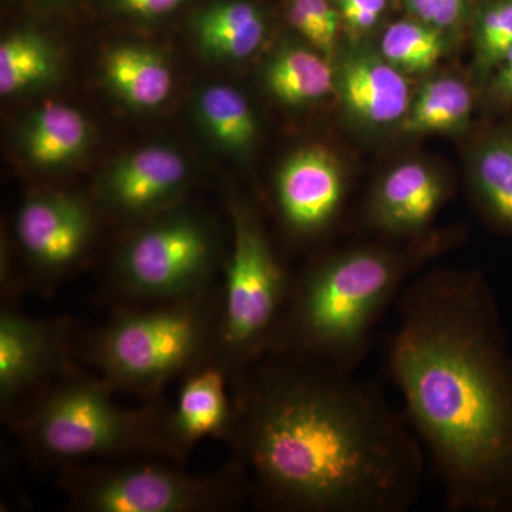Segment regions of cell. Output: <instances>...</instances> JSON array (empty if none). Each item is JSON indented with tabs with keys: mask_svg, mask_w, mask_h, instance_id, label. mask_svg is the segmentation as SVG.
<instances>
[{
	"mask_svg": "<svg viewBox=\"0 0 512 512\" xmlns=\"http://www.w3.org/2000/svg\"><path fill=\"white\" fill-rule=\"evenodd\" d=\"M473 107V93L467 83L456 77H439L412 97L399 126L410 134L454 133L467 126Z\"/></svg>",
	"mask_w": 512,
	"mask_h": 512,
	"instance_id": "obj_22",
	"label": "cell"
},
{
	"mask_svg": "<svg viewBox=\"0 0 512 512\" xmlns=\"http://www.w3.org/2000/svg\"><path fill=\"white\" fill-rule=\"evenodd\" d=\"M228 369L220 359H207L185 373L177 406L167 416V434L175 458L207 437L232 436L237 409L227 394Z\"/></svg>",
	"mask_w": 512,
	"mask_h": 512,
	"instance_id": "obj_14",
	"label": "cell"
},
{
	"mask_svg": "<svg viewBox=\"0 0 512 512\" xmlns=\"http://www.w3.org/2000/svg\"><path fill=\"white\" fill-rule=\"evenodd\" d=\"M190 165L173 147L147 146L119 158L101 177V204L128 218H154L184 190Z\"/></svg>",
	"mask_w": 512,
	"mask_h": 512,
	"instance_id": "obj_11",
	"label": "cell"
},
{
	"mask_svg": "<svg viewBox=\"0 0 512 512\" xmlns=\"http://www.w3.org/2000/svg\"><path fill=\"white\" fill-rule=\"evenodd\" d=\"M474 47L478 66L491 73L512 49V0L488 3L476 22Z\"/></svg>",
	"mask_w": 512,
	"mask_h": 512,
	"instance_id": "obj_26",
	"label": "cell"
},
{
	"mask_svg": "<svg viewBox=\"0 0 512 512\" xmlns=\"http://www.w3.org/2000/svg\"><path fill=\"white\" fill-rule=\"evenodd\" d=\"M62 56L49 37L19 29L0 43V94L18 97L45 89L59 79Z\"/></svg>",
	"mask_w": 512,
	"mask_h": 512,
	"instance_id": "obj_20",
	"label": "cell"
},
{
	"mask_svg": "<svg viewBox=\"0 0 512 512\" xmlns=\"http://www.w3.org/2000/svg\"><path fill=\"white\" fill-rule=\"evenodd\" d=\"M343 28L363 35L377 25L386 12L387 0H333Z\"/></svg>",
	"mask_w": 512,
	"mask_h": 512,
	"instance_id": "obj_27",
	"label": "cell"
},
{
	"mask_svg": "<svg viewBox=\"0 0 512 512\" xmlns=\"http://www.w3.org/2000/svg\"><path fill=\"white\" fill-rule=\"evenodd\" d=\"M234 434L266 503L288 512H407L424 448L373 384L271 352L244 380Z\"/></svg>",
	"mask_w": 512,
	"mask_h": 512,
	"instance_id": "obj_1",
	"label": "cell"
},
{
	"mask_svg": "<svg viewBox=\"0 0 512 512\" xmlns=\"http://www.w3.org/2000/svg\"><path fill=\"white\" fill-rule=\"evenodd\" d=\"M229 212L234 247L225 266L217 349L218 359L235 372L271 352L292 284L251 207L232 200Z\"/></svg>",
	"mask_w": 512,
	"mask_h": 512,
	"instance_id": "obj_6",
	"label": "cell"
},
{
	"mask_svg": "<svg viewBox=\"0 0 512 512\" xmlns=\"http://www.w3.org/2000/svg\"><path fill=\"white\" fill-rule=\"evenodd\" d=\"M201 52L220 62H239L264 43V13L249 0H220L198 10L191 23Z\"/></svg>",
	"mask_w": 512,
	"mask_h": 512,
	"instance_id": "obj_18",
	"label": "cell"
},
{
	"mask_svg": "<svg viewBox=\"0 0 512 512\" xmlns=\"http://www.w3.org/2000/svg\"><path fill=\"white\" fill-rule=\"evenodd\" d=\"M217 247L200 218L185 211L154 217L124 242L116 282L131 299L170 302L207 292Z\"/></svg>",
	"mask_w": 512,
	"mask_h": 512,
	"instance_id": "obj_7",
	"label": "cell"
},
{
	"mask_svg": "<svg viewBox=\"0 0 512 512\" xmlns=\"http://www.w3.org/2000/svg\"><path fill=\"white\" fill-rule=\"evenodd\" d=\"M269 94L288 107H305L335 92V67L312 46L286 45L265 64Z\"/></svg>",
	"mask_w": 512,
	"mask_h": 512,
	"instance_id": "obj_19",
	"label": "cell"
},
{
	"mask_svg": "<svg viewBox=\"0 0 512 512\" xmlns=\"http://www.w3.org/2000/svg\"><path fill=\"white\" fill-rule=\"evenodd\" d=\"M241 468L191 476L156 464L94 468L70 483L76 510L87 512H211L235 507L244 495Z\"/></svg>",
	"mask_w": 512,
	"mask_h": 512,
	"instance_id": "obj_8",
	"label": "cell"
},
{
	"mask_svg": "<svg viewBox=\"0 0 512 512\" xmlns=\"http://www.w3.org/2000/svg\"><path fill=\"white\" fill-rule=\"evenodd\" d=\"M443 32L421 20H399L384 30L380 53L404 74L427 73L446 52Z\"/></svg>",
	"mask_w": 512,
	"mask_h": 512,
	"instance_id": "obj_24",
	"label": "cell"
},
{
	"mask_svg": "<svg viewBox=\"0 0 512 512\" xmlns=\"http://www.w3.org/2000/svg\"><path fill=\"white\" fill-rule=\"evenodd\" d=\"M106 382L76 379L56 387L26 417L30 446L55 460L160 453L175 458L167 416L124 409Z\"/></svg>",
	"mask_w": 512,
	"mask_h": 512,
	"instance_id": "obj_5",
	"label": "cell"
},
{
	"mask_svg": "<svg viewBox=\"0 0 512 512\" xmlns=\"http://www.w3.org/2000/svg\"><path fill=\"white\" fill-rule=\"evenodd\" d=\"M218 322L207 292L128 309L100 330L90 357L111 389L153 392L208 359L217 348Z\"/></svg>",
	"mask_w": 512,
	"mask_h": 512,
	"instance_id": "obj_4",
	"label": "cell"
},
{
	"mask_svg": "<svg viewBox=\"0 0 512 512\" xmlns=\"http://www.w3.org/2000/svg\"><path fill=\"white\" fill-rule=\"evenodd\" d=\"M447 197V183L439 171L407 161L377 181L367 202V221L389 237L423 238Z\"/></svg>",
	"mask_w": 512,
	"mask_h": 512,
	"instance_id": "obj_12",
	"label": "cell"
},
{
	"mask_svg": "<svg viewBox=\"0 0 512 512\" xmlns=\"http://www.w3.org/2000/svg\"><path fill=\"white\" fill-rule=\"evenodd\" d=\"M100 69L110 92L130 109L156 110L173 92L170 63L151 46L116 43L107 47Z\"/></svg>",
	"mask_w": 512,
	"mask_h": 512,
	"instance_id": "obj_17",
	"label": "cell"
},
{
	"mask_svg": "<svg viewBox=\"0 0 512 512\" xmlns=\"http://www.w3.org/2000/svg\"><path fill=\"white\" fill-rule=\"evenodd\" d=\"M20 249L40 274L63 275L89 251L94 215L86 201L67 192L29 197L15 218Z\"/></svg>",
	"mask_w": 512,
	"mask_h": 512,
	"instance_id": "obj_10",
	"label": "cell"
},
{
	"mask_svg": "<svg viewBox=\"0 0 512 512\" xmlns=\"http://www.w3.org/2000/svg\"><path fill=\"white\" fill-rule=\"evenodd\" d=\"M407 74L387 62L382 53L352 50L335 67V92L343 110L370 128L400 124L412 94Z\"/></svg>",
	"mask_w": 512,
	"mask_h": 512,
	"instance_id": "obj_13",
	"label": "cell"
},
{
	"mask_svg": "<svg viewBox=\"0 0 512 512\" xmlns=\"http://www.w3.org/2000/svg\"><path fill=\"white\" fill-rule=\"evenodd\" d=\"M117 12L140 20H157L173 15L187 0H110Z\"/></svg>",
	"mask_w": 512,
	"mask_h": 512,
	"instance_id": "obj_28",
	"label": "cell"
},
{
	"mask_svg": "<svg viewBox=\"0 0 512 512\" xmlns=\"http://www.w3.org/2000/svg\"><path fill=\"white\" fill-rule=\"evenodd\" d=\"M404 2L414 19L433 26V19L436 16L437 8H439L440 0H404Z\"/></svg>",
	"mask_w": 512,
	"mask_h": 512,
	"instance_id": "obj_30",
	"label": "cell"
},
{
	"mask_svg": "<svg viewBox=\"0 0 512 512\" xmlns=\"http://www.w3.org/2000/svg\"><path fill=\"white\" fill-rule=\"evenodd\" d=\"M473 191L493 227L512 235V133L488 138L473 165Z\"/></svg>",
	"mask_w": 512,
	"mask_h": 512,
	"instance_id": "obj_23",
	"label": "cell"
},
{
	"mask_svg": "<svg viewBox=\"0 0 512 512\" xmlns=\"http://www.w3.org/2000/svg\"><path fill=\"white\" fill-rule=\"evenodd\" d=\"M279 220L292 237H320L345 204L346 174L335 154L323 146H305L286 158L275 177Z\"/></svg>",
	"mask_w": 512,
	"mask_h": 512,
	"instance_id": "obj_9",
	"label": "cell"
},
{
	"mask_svg": "<svg viewBox=\"0 0 512 512\" xmlns=\"http://www.w3.org/2000/svg\"><path fill=\"white\" fill-rule=\"evenodd\" d=\"M429 254L365 245L323 256L293 282L271 352L355 372L380 318Z\"/></svg>",
	"mask_w": 512,
	"mask_h": 512,
	"instance_id": "obj_3",
	"label": "cell"
},
{
	"mask_svg": "<svg viewBox=\"0 0 512 512\" xmlns=\"http://www.w3.org/2000/svg\"><path fill=\"white\" fill-rule=\"evenodd\" d=\"M285 15L306 45L330 59L342 25L333 0H288Z\"/></svg>",
	"mask_w": 512,
	"mask_h": 512,
	"instance_id": "obj_25",
	"label": "cell"
},
{
	"mask_svg": "<svg viewBox=\"0 0 512 512\" xmlns=\"http://www.w3.org/2000/svg\"><path fill=\"white\" fill-rule=\"evenodd\" d=\"M490 92L497 103L512 106V49L491 72Z\"/></svg>",
	"mask_w": 512,
	"mask_h": 512,
	"instance_id": "obj_29",
	"label": "cell"
},
{
	"mask_svg": "<svg viewBox=\"0 0 512 512\" xmlns=\"http://www.w3.org/2000/svg\"><path fill=\"white\" fill-rule=\"evenodd\" d=\"M195 111L215 146L235 157L251 153L258 140V120L247 96L237 87L224 83L205 86L195 100Z\"/></svg>",
	"mask_w": 512,
	"mask_h": 512,
	"instance_id": "obj_21",
	"label": "cell"
},
{
	"mask_svg": "<svg viewBox=\"0 0 512 512\" xmlns=\"http://www.w3.org/2000/svg\"><path fill=\"white\" fill-rule=\"evenodd\" d=\"M399 302L390 375L448 510L512 512V349L494 289L433 271Z\"/></svg>",
	"mask_w": 512,
	"mask_h": 512,
	"instance_id": "obj_2",
	"label": "cell"
},
{
	"mask_svg": "<svg viewBox=\"0 0 512 512\" xmlns=\"http://www.w3.org/2000/svg\"><path fill=\"white\" fill-rule=\"evenodd\" d=\"M62 333L50 325L3 311L0 316V400L9 406L46 379L63 359Z\"/></svg>",
	"mask_w": 512,
	"mask_h": 512,
	"instance_id": "obj_15",
	"label": "cell"
},
{
	"mask_svg": "<svg viewBox=\"0 0 512 512\" xmlns=\"http://www.w3.org/2000/svg\"><path fill=\"white\" fill-rule=\"evenodd\" d=\"M90 121L82 111L64 103H49L23 120L19 151L37 170H60L80 160L92 144Z\"/></svg>",
	"mask_w": 512,
	"mask_h": 512,
	"instance_id": "obj_16",
	"label": "cell"
}]
</instances>
